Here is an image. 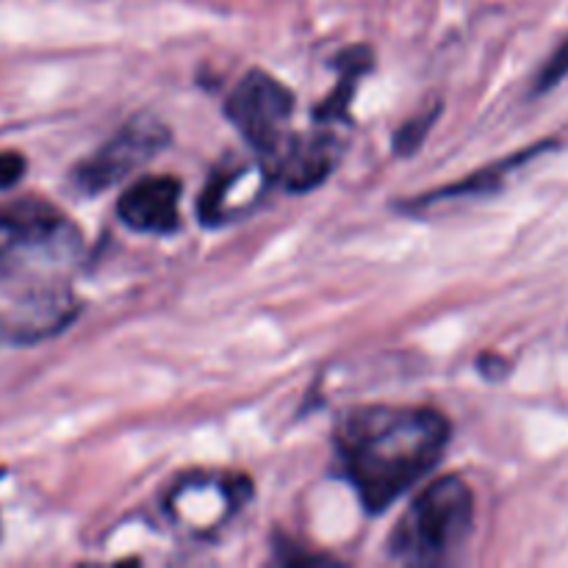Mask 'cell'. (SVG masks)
<instances>
[{
  "instance_id": "1",
  "label": "cell",
  "mask_w": 568,
  "mask_h": 568,
  "mask_svg": "<svg viewBox=\"0 0 568 568\" xmlns=\"http://www.w3.org/2000/svg\"><path fill=\"white\" fill-rule=\"evenodd\" d=\"M449 436L453 425L436 408L361 405L338 422L336 453L364 508L383 514L436 469Z\"/></svg>"
},
{
  "instance_id": "2",
  "label": "cell",
  "mask_w": 568,
  "mask_h": 568,
  "mask_svg": "<svg viewBox=\"0 0 568 568\" xmlns=\"http://www.w3.org/2000/svg\"><path fill=\"white\" fill-rule=\"evenodd\" d=\"M475 530V494L458 475L433 480L405 508L388 538L394 560L408 566H438L453 560Z\"/></svg>"
},
{
  "instance_id": "3",
  "label": "cell",
  "mask_w": 568,
  "mask_h": 568,
  "mask_svg": "<svg viewBox=\"0 0 568 568\" xmlns=\"http://www.w3.org/2000/svg\"><path fill=\"white\" fill-rule=\"evenodd\" d=\"M78 231L53 205L42 200L0 203V272L17 275L72 258Z\"/></svg>"
},
{
  "instance_id": "4",
  "label": "cell",
  "mask_w": 568,
  "mask_h": 568,
  "mask_svg": "<svg viewBox=\"0 0 568 568\" xmlns=\"http://www.w3.org/2000/svg\"><path fill=\"white\" fill-rule=\"evenodd\" d=\"M225 114L255 155L266 161L292 136L288 122L294 114V94L270 72L253 70L227 94Z\"/></svg>"
},
{
  "instance_id": "5",
  "label": "cell",
  "mask_w": 568,
  "mask_h": 568,
  "mask_svg": "<svg viewBox=\"0 0 568 568\" xmlns=\"http://www.w3.org/2000/svg\"><path fill=\"white\" fill-rule=\"evenodd\" d=\"M172 133L155 114H136L109 139L100 144L89 159L72 172V183L83 194H100L103 189L125 181L133 170L153 161L170 144Z\"/></svg>"
},
{
  "instance_id": "6",
  "label": "cell",
  "mask_w": 568,
  "mask_h": 568,
  "mask_svg": "<svg viewBox=\"0 0 568 568\" xmlns=\"http://www.w3.org/2000/svg\"><path fill=\"white\" fill-rule=\"evenodd\" d=\"M272 183L270 170L264 161L255 159H231L211 172L209 183L200 194L197 214L205 227H220L239 220L258 205Z\"/></svg>"
},
{
  "instance_id": "7",
  "label": "cell",
  "mask_w": 568,
  "mask_h": 568,
  "mask_svg": "<svg viewBox=\"0 0 568 568\" xmlns=\"http://www.w3.org/2000/svg\"><path fill=\"white\" fill-rule=\"evenodd\" d=\"M342 159V142L327 131L292 133L272 159L264 161L272 183L286 192H311L331 178Z\"/></svg>"
},
{
  "instance_id": "8",
  "label": "cell",
  "mask_w": 568,
  "mask_h": 568,
  "mask_svg": "<svg viewBox=\"0 0 568 568\" xmlns=\"http://www.w3.org/2000/svg\"><path fill=\"white\" fill-rule=\"evenodd\" d=\"M181 181L172 175H148L131 183L116 200V214L131 231L166 236L181 227Z\"/></svg>"
},
{
  "instance_id": "9",
  "label": "cell",
  "mask_w": 568,
  "mask_h": 568,
  "mask_svg": "<svg viewBox=\"0 0 568 568\" xmlns=\"http://www.w3.org/2000/svg\"><path fill=\"white\" fill-rule=\"evenodd\" d=\"M336 67L338 72H342V78H338L336 89H333V92L327 94L314 111L316 122H322V125H333V122L347 120L349 116V103H353V94L355 89H358V81L372 70L369 48L344 50V53L338 55Z\"/></svg>"
},
{
  "instance_id": "10",
  "label": "cell",
  "mask_w": 568,
  "mask_h": 568,
  "mask_svg": "<svg viewBox=\"0 0 568 568\" xmlns=\"http://www.w3.org/2000/svg\"><path fill=\"white\" fill-rule=\"evenodd\" d=\"M544 148H547V144H536V148L525 150V153L510 155V159L499 161V164H491V166H486V170H480V172H477V175H471L469 181H460V183H455V186L438 189V192L427 194V197L422 200V203H419V200H416V205H427V203H433V200L466 197V194H486V192H491V189H499V186H503V178L508 175V172L514 170V166L525 164V161H532L538 153H541Z\"/></svg>"
},
{
  "instance_id": "11",
  "label": "cell",
  "mask_w": 568,
  "mask_h": 568,
  "mask_svg": "<svg viewBox=\"0 0 568 568\" xmlns=\"http://www.w3.org/2000/svg\"><path fill=\"white\" fill-rule=\"evenodd\" d=\"M442 109H444V105H442V100H438V98L427 100L425 105H419V111H416V114L410 116V120L405 122L403 128H399L397 136H394V153H397V155L416 153V150L422 148V142L427 139V133H430V128L436 125Z\"/></svg>"
},
{
  "instance_id": "12",
  "label": "cell",
  "mask_w": 568,
  "mask_h": 568,
  "mask_svg": "<svg viewBox=\"0 0 568 568\" xmlns=\"http://www.w3.org/2000/svg\"><path fill=\"white\" fill-rule=\"evenodd\" d=\"M566 75H568V39L558 50H555L552 55H549L547 64H544L541 75H538L536 81V92H547V89L558 87Z\"/></svg>"
},
{
  "instance_id": "13",
  "label": "cell",
  "mask_w": 568,
  "mask_h": 568,
  "mask_svg": "<svg viewBox=\"0 0 568 568\" xmlns=\"http://www.w3.org/2000/svg\"><path fill=\"white\" fill-rule=\"evenodd\" d=\"M26 175V155L17 150H3L0 153V192L14 189Z\"/></svg>"
}]
</instances>
